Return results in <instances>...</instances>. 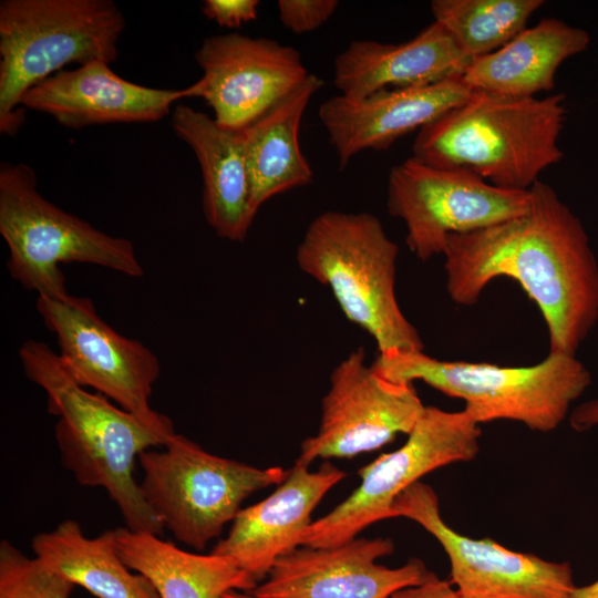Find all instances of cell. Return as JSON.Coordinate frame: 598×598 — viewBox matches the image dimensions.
<instances>
[{"label":"cell","mask_w":598,"mask_h":598,"mask_svg":"<svg viewBox=\"0 0 598 598\" xmlns=\"http://www.w3.org/2000/svg\"><path fill=\"white\" fill-rule=\"evenodd\" d=\"M527 209L447 238L446 290L473 306L494 279L520 285L542 312L549 353L576 355L598 321V262L580 219L555 189L537 181Z\"/></svg>","instance_id":"1"},{"label":"cell","mask_w":598,"mask_h":598,"mask_svg":"<svg viewBox=\"0 0 598 598\" xmlns=\"http://www.w3.org/2000/svg\"><path fill=\"white\" fill-rule=\"evenodd\" d=\"M19 358L28 379L44 391L48 412L58 419L54 436L64 467L82 486L104 488L127 528L159 536L164 525L133 472L144 451L163 446L175 434L172 420L165 414L144 420L87 391L44 342H23Z\"/></svg>","instance_id":"2"},{"label":"cell","mask_w":598,"mask_h":598,"mask_svg":"<svg viewBox=\"0 0 598 598\" xmlns=\"http://www.w3.org/2000/svg\"><path fill=\"white\" fill-rule=\"evenodd\" d=\"M565 94L507 97L473 90L468 97L414 140L412 157L463 169L504 189L527 190L564 153Z\"/></svg>","instance_id":"3"},{"label":"cell","mask_w":598,"mask_h":598,"mask_svg":"<svg viewBox=\"0 0 598 598\" xmlns=\"http://www.w3.org/2000/svg\"><path fill=\"white\" fill-rule=\"evenodd\" d=\"M398 245L370 213L327 210L307 227L296 261L330 288L346 318L374 339L379 355L423 351L395 295Z\"/></svg>","instance_id":"4"},{"label":"cell","mask_w":598,"mask_h":598,"mask_svg":"<svg viewBox=\"0 0 598 598\" xmlns=\"http://www.w3.org/2000/svg\"><path fill=\"white\" fill-rule=\"evenodd\" d=\"M125 18L112 0L0 2V132L14 136L25 120L21 101L69 64L113 63Z\"/></svg>","instance_id":"5"},{"label":"cell","mask_w":598,"mask_h":598,"mask_svg":"<svg viewBox=\"0 0 598 598\" xmlns=\"http://www.w3.org/2000/svg\"><path fill=\"white\" fill-rule=\"evenodd\" d=\"M371 365L390 381L413 384L419 380L462 399L463 411L477 424L509 420L543 433L561 424L591 382L584 363L565 353H548L534 365L501 367L439 360L424 351H412L378 354Z\"/></svg>","instance_id":"6"},{"label":"cell","mask_w":598,"mask_h":598,"mask_svg":"<svg viewBox=\"0 0 598 598\" xmlns=\"http://www.w3.org/2000/svg\"><path fill=\"white\" fill-rule=\"evenodd\" d=\"M0 234L9 248L10 276L38 297L69 293L62 264H91L128 277L144 274L128 239L111 236L51 203L24 163L0 165Z\"/></svg>","instance_id":"7"},{"label":"cell","mask_w":598,"mask_h":598,"mask_svg":"<svg viewBox=\"0 0 598 598\" xmlns=\"http://www.w3.org/2000/svg\"><path fill=\"white\" fill-rule=\"evenodd\" d=\"M144 499L181 543L203 550L218 537L252 493L278 485L288 471L259 468L212 454L175 433L163 450L140 457Z\"/></svg>","instance_id":"8"},{"label":"cell","mask_w":598,"mask_h":598,"mask_svg":"<svg viewBox=\"0 0 598 598\" xmlns=\"http://www.w3.org/2000/svg\"><path fill=\"white\" fill-rule=\"evenodd\" d=\"M481 435L480 424L463 410L425 406L405 443L361 467L359 486L306 528L300 546H336L374 523L393 518L392 505L402 492L430 472L474 460Z\"/></svg>","instance_id":"9"},{"label":"cell","mask_w":598,"mask_h":598,"mask_svg":"<svg viewBox=\"0 0 598 598\" xmlns=\"http://www.w3.org/2000/svg\"><path fill=\"white\" fill-rule=\"evenodd\" d=\"M528 204V189L499 188L470 172L431 166L412 156L388 177V212L404 223L405 243L422 261L444 255L450 235L513 218Z\"/></svg>","instance_id":"10"},{"label":"cell","mask_w":598,"mask_h":598,"mask_svg":"<svg viewBox=\"0 0 598 598\" xmlns=\"http://www.w3.org/2000/svg\"><path fill=\"white\" fill-rule=\"evenodd\" d=\"M35 307L56 338L63 364L79 384L144 420L163 416L150 404L161 372L151 349L116 332L86 297H38Z\"/></svg>","instance_id":"11"},{"label":"cell","mask_w":598,"mask_h":598,"mask_svg":"<svg viewBox=\"0 0 598 598\" xmlns=\"http://www.w3.org/2000/svg\"><path fill=\"white\" fill-rule=\"evenodd\" d=\"M393 517L421 525L444 549L458 598H574L568 563L513 551L491 538L464 536L443 519L439 497L419 481L393 502Z\"/></svg>","instance_id":"12"},{"label":"cell","mask_w":598,"mask_h":598,"mask_svg":"<svg viewBox=\"0 0 598 598\" xmlns=\"http://www.w3.org/2000/svg\"><path fill=\"white\" fill-rule=\"evenodd\" d=\"M424 408L412 383L382 377L367 365L360 347L332 370L318 432L302 441L296 463L309 466L318 458H349L381 448L396 435H408Z\"/></svg>","instance_id":"13"},{"label":"cell","mask_w":598,"mask_h":598,"mask_svg":"<svg viewBox=\"0 0 598 598\" xmlns=\"http://www.w3.org/2000/svg\"><path fill=\"white\" fill-rule=\"evenodd\" d=\"M202 97L221 127L241 132L296 91L310 75L300 52L274 39L226 33L205 39L195 54Z\"/></svg>","instance_id":"14"},{"label":"cell","mask_w":598,"mask_h":598,"mask_svg":"<svg viewBox=\"0 0 598 598\" xmlns=\"http://www.w3.org/2000/svg\"><path fill=\"white\" fill-rule=\"evenodd\" d=\"M393 550V542L382 537H355L330 547L298 546L281 556L250 592L259 598H390L431 575L419 558L395 568L377 563Z\"/></svg>","instance_id":"15"},{"label":"cell","mask_w":598,"mask_h":598,"mask_svg":"<svg viewBox=\"0 0 598 598\" xmlns=\"http://www.w3.org/2000/svg\"><path fill=\"white\" fill-rule=\"evenodd\" d=\"M104 61L62 70L32 86L22 107L52 116L60 125L80 130L113 123L156 122L175 102L194 96L190 84L181 90L157 89L127 81Z\"/></svg>","instance_id":"16"},{"label":"cell","mask_w":598,"mask_h":598,"mask_svg":"<svg viewBox=\"0 0 598 598\" xmlns=\"http://www.w3.org/2000/svg\"><path fill=\"white\" fill-rule=\"evenodd\" d=\"M344 477L328 461L317 471L295 463L268 497L240 509L212 553L230 558L257 582L265 579L281 556L300 546L313 509Z\"/></svg>","instance_id":"17"},{"label":"cell","mask_w":598,"mask_h":598,"mask_svg":"<svg viewBox=\"0 0 598 598\" xmlns=\"http://www.w3.org/2000/svg\"><path fill=\"white\" fill-rule=\"evenodd\" d=\"M472 91L458 75L357 100L338 94L322 102L319 118L342 169L358 153L386 150L403 135L420 131L462 104Z\"/></svg>","instance_id":"18"},{"label":"cell","mask_w":598,"mask_h":598,"mask_svg":"<svg viewBox=\"0 0 598 598\" xmlns=\"http://www.w3.org/2000/svg\"><path fill=\"white\" fill-rule=\"evenodd\" d=\"M471 61L451 34L433 21L414 38L398 44L351 41L334 59L333 83L339 95L357 100L462 75Z\"/></svg>","instance_id":"19"},{"label":"cell","mask_w":598,"mask_h":598,"mask_svg":"<svg viewBox=\"0 0 598 598\" xmlns=\"http://www.w3.org/2000/svg\"><path fill=\"white\" fill-rule=\"evenodd\" d=\"M171 114L173 131L193 150L202 171L206 221L220 238L245 240L255 218L240 133L185 104L175 105Z\"/></svg>","instance_id":"20"},{"label":"cell","mask_w":598,"mask_h":598,"mask_svg":"<svg viewBox=\"0 0 598 598\" xmlns=\"http://www.w3.org/2000/svg\"><path fill=\"white\" fill-rule=\"evenodd\" d=\"M589 43L586 30L559 19H543L498 50L472 60L461 78L472 90L535 97L553 90L560 64L584 52Z\"/></svg>","instance_id":"21"},{"label":"cell","mask_w":598,"mask_h":598,"mask_svg":"<svg viewBox=\"0 0 598 598\" xmlns=\"http://www.w3.org/2000/svg\"><path fill=\"white\" fill-rule=\"evenodd\" d=\"M322 85V80L310 73L289 96L239 132L254 218L268 199L312 182L313 172L301 151L299 132L307 105Z\"/></svg>","instance_id":"22"},{"label":"cell","mask_w":598,"mask_h":598,"mask_svg":"<svg viewBox=\"0 0 598 598\" xmlns=\"http://www.w3.org/2000/svg\"><path fill=\"white\" fill-rule=\"evenodd\" d=\"M115 540L124 564L144 576L159 598H223L258 585L228 557L190 553L153 533L120 527Z\"/></svg>","instance_id":"23"},{"label":"cell","mask_w":598,"mask_h":598,"mask_svg":"<svg viewBox=\"0 0 598 598\" xmlns=\"http://www.w3.org/2000/svg\"><path fill=\"white\" fill-rule=\"evenodd\" d=\"M31 547L44 566L96 598H159L152 584L121 559L115 529L87 537L76 520L64 519L35 535Z\"/></svg>","instance_id":"24"},{"label":"cell","mask_w":598,"mask_h":598,"mask_svg":"<svg viewBox=\"0 0 598 598\" xmlns=\"http://www.w3.org/2000/svg\"><path fill=\"white\" fill-rule=\"evenodd\" d=\"M543 4V0H434L431 12L474 60L508 43Z\"/></svg>","instance_id":"25"},{"label":"cell","mask_w":598,"mask_h":598,"mask_svg":"<svg viewBox=\"0 0 598 598\" xmlns=\"http://www.w3.org/2000/svg\"><path fill=\"white\" fill-rule=\"evenodd\" d=\"M74 584L30 558L9 540L0 543V598H70Z\"/></svg>","instance_id":"26"},{"label":"cell","mask_w":598,"mask_h":598,"mask_svg":"<svg viewBox=\"0 0 598 598\" xmlns=\"http://www.w3.org/2000/svg\"><path fill=\"white\" fill-rule=\"evenodd\" d=\"M338 6L337 0H280L277 3L280 22L296 34L320 28Z\"/></svg>","instance_id":"27"},{"label":"cell","mask_w":598,"mask_h":598,"mask_svg":"<svg viewBox=\"0 0 598 598\" xmlns=\"http://www.w3.org/2000/svg\"><path fill=\"white\" fill-rule=\"evenodd\" d=\"M258 0H205L203 14L221 28L236 29L257 19Z\"/></svg>","instance_id":"28"},{"label":"cell","mask_w":598,"mask_h":598,"mask_svg":"<svg viewBox=\"0 0 598 598\" xmlns=\"http://www.w3.org/2000/svg\"><path fill=\"white\" fill-rule=\"evenodd\" d=\"M390 598H458L453 585L434 573L421 584L394 592Z\"/></svg>","instance_id":"29"},{"label":"cell","mask_w":598,"mask_h":598,"mask_svg":"<svg viewBox=\"0 0 598 598\" xmlns=\"http://www.w3.org/2000/svg\"><path fill=\"white\" fill-rule=\"evenodd\" d=\"M569 425L576 432L598 427V396L576 406L569 415Z\"/></svg>","instance_id":"30"},{"label":"cell","mask_w":598,"mask_h":598,"mask_svg":"<svg viewBox=\"0 0 598 598\" xmlns=\"http://www.w3.org/2000/svg\"><path fill=\"white\" fill-rule=\"evenodd\" d=\"M574 598H598V578L589 585L577 587Z\"/></svg>","instance_id":"31"},{"label":"cell","mask_w":598,"mask_h":598,"mask_svg":"<svg viewBox=\"0 0 598 598\" xmlns=\"http://www.w3.org/2000/svg\"><path fill=\"white\" fill-rule=\"evenodd\" d=\"M223 598H259L250 591L231 590L226 592Z\"/></svg>","instance_id":"32"}]
</instances>
